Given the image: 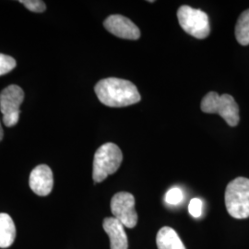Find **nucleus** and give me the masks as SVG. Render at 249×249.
<instances>
[{"label":"nucleus","instance_id":"f257e3e1","mask_svg":"<svg viewBox=\"0 0 249 249\" xmlns=\"http://www.w3.org/2000/svg\"><path fill=\"white\" fill-rule=\"evenodd\" d=\"M99 101L109 107H124L142 100L137 87L129 80L107 78L100 80L94 87Z\"/></svg>","mask_w":249,"mask_h":249},{"label":"nucleus","instance_id":"f03ea898","mask_svg":"<svg viewBox=\"0 0 249 249\" xmlns=\"http://www.w3.org/2000/svg\"><path fill=\"white\" fill-rule=\"evenodd\" d=\"M225 206L228 213L235 219L249 217V179L237 178L231 181L225 189Z\"/></svg>","mask_w":249,"mask_h":249},{"label":"nucleus","instance_id":"7ed1b4c3","mask_svg":"<svg viewBox=\"0 0 249 249\" xmlns=\"http://www.w3.org/2000/svg\"><path fill=\"white\" fill-rule=\"evenodd\" d=\"M123 160V154L115 143L103 144L94 154L92 178L95 183L103 182L108 176L119 169Z\"/></svg>","mask_w":249,"mask_h":249},{"label":"nucleus","instance_id":"20e7f679","mask_svg":"<svg viewBox=\"0 0 249 249\" xmlns=\"http://www.w3.org/2000/svg\"><path fill=\"white\" fill-rule=\"evenodd\" d=\"M200 108L207 114H218L231 126L239 123V107L230 94L219 95L215 91L208 92L201 101Z\"/></svg>","mask_w":249,"mask_h":249},{"label":"nucleus","instance_id":"39448f33","mask_svg":"<svg viewBox=\"0 0 249 249\" xmlns=\"http://www.w3.org/2000/svg\"><path fill=\"white\" fill-rule=\"evenodd\" d=\"M178 18L180 26L189 36L196 39H205L210 36V20L204 11L184 5L178 9Z\"/></svg>","mask_w":249,"mask_h":249},{"label":"nucleus","instance_id":"423d86ee","mask_svg":"<svg viewBox=\"0 0 249 249\" xmlns=\"http://www.w3.org/2000/svg\"><path fill=\"white\" fill-rule=\"evenodd\" d=\"M24 99V92L18 85L12 84L0 93V111L3 115V123L6 126H13L18 123L19 106Z\"/></svg>","mask_w":249,"mask_h":249},{"label":"nucleus","instance_id":"0eeeda50","mask_svg":"<svg viewBox=\"0 0 249 249\" xmlns=\"http://www.w3.org/2000/svg\"><path fill=\"white\" fill-rule=\"evenodd\" d=\"M111 211L114 217L126 228H134L138 223L135 211V197L128 192H118L111 199Z\"/></svg>","mask_w":249,"mask_h":249},{"label":"nucleus","instance_id":"6e6552de","mask_svg":"<svg viewBox=\"0 0 249 249\" xmlns=\"http://www.w3.org/2000/svg\"><path fill=\"white\" fill-rule=\"evenodd\" d=\"M104 26L112 35L127 40H138L141 31L130 19L122 15H111L104 21Z\"/></svg>","mask_w":249,"mask_h":249},{"label":"nucleus","instance_id":"1a4fd4ad","mask_svg":"<svg viewBox=\"0 0 249 249\" xmlns=\"http://www.w3.org/2000/svg\"><path fill=\"white\" fill-rule=\"evenodd\" d=\"M29 184L36 195L47 196L51 193L53 186L52 170L45 164H40L32 171Z\"/></svg>","mask_w":249,"mask_h":249},{"label":"nucleus","instance_id":"9d476101","mask_svg":"<svg viewBox=\"0 0 249 249\" xmlns=\"http://www.w3.org/2000/svg\"><path fill=\"white\" fill-rule=\"evenodd\" d=\"M104 230L110 238L111 249H127V235L124 226L115 217H107L103 223Z\"/></svg>","mask_w":249,"mask_h":249},{"label":"nucleus","instance_id":"9b49d317","mask_svg":"<svg viewBox=\"0 0 249 249\" xmlns=\"http://www.w3.org/2000/svg\"><path fill=\"white\" fill-rule=\"evenodd\" d=\"M158 249H187L173 228L164 226L159 230L156 236Z\"/></svg>","mask_w":249,"mask_h":249},{"label":"nucleus","instance_id":"f8f14e48","mask_svg":"<svg viewBox=\"0 0 249 249\" xmlns=\"http://www.w3.org/2000/svg\"><path fill=\"white\" fill-rule=\"evenodd\" d=\"M16 238V227L9 214L0 213V249L9 248Z\"/></svg>","mask_w":249,"mask_h":249},{"label":"nucleus","instance_id":"ddd939ff","mask_svg":"<svg viewBox=\"0 0 249 249\" xmlns=\"http://www.w3.org/2000/svg\"><path fill=\"white\" fill-rule=\"evenodd\" d=\"M235 38L242 45H249V9L242 12L235 25Z\"/></svg>","mask_w":249,"mask_h":249},{"label":"nucleus","instance_id":"4468645a","mask_svg":"<svg viewBox=\"0 0 249 249\" xmlns=\"http://www.w3.org/2000/svg\"><path fill=\"white\" fill-rule=\"evenodd\" d=\"M16 60L4 53H0V76L13 71L16 68Z\"/></svg>","mask_w":249,"mask_h":249},{"label":"nucleus","instance_id":"2eb2a0df","mask_svg":"<svg viewBox=\"0 0 249 249\" xmlns=\"http://www.w3.org/2000/svg\"><path fill=\"white\" fill-rule=\"evenodd\" d=\"M183 192L178 187H173L167 191L165 195V202L169 205H178L183 200Z\"/></svg>","mask_w":249,"mask_h":249},{"label":"nucleus","instance_id":"dca6fc26","mask_svg":"<svg viewBox=\"0 0 249 249\" xmlns=\"http://www.w3.org/2000/svg\"><path fill=\"white\" fill-rule=\"evenodd\" d=\"M19 3L33 12H44L46 9L45 2L40 0H20Z\"/></svg>","mask_w":249,"mask_h":249},{"label":"nucleus","instance_id":"f3484780","mask_svg":"<svg viewBox=\"0 0 249 249\" xmlns=\"http://www.w3.org/2000/svg\"><path fill=\"white\" fill-rule=\"evenodd\" d=\"M203 203L199 198H192L188 205V212L194 218H199L202 214Z\"/></svg>","mask_w":249,"mask_h":249},{"label":"nucleus","instance_id":"a211bd4d","mask_svg":"<svg viewBox=\"0 0 249 249\" xmlns=\"http://www.w3.org/2000/svg\"><path fill=\"white\" fill-rule=\"evenodd\" d=\"M3 136H4V133H3V128H2V125H1V123H0V142L2 141V139H3Z\"/></svg>","mask_w":249,"mask_h":249}]
</instances>
